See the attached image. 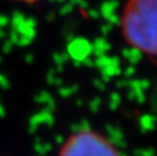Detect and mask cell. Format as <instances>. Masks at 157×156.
I'll use <instances>...</instances> for the list:
<instances>
[{
	"mask_svg": "<svg viewBox=\"0 0 157 156\" xmlns=\"http://www.w3.org/2000/svg\"><path fill=\"white\" fill-rule=\"evenodd\" d=\"M120 28L128 44L157 57V0H128L121 11Z\"/></svg>",
	"mask_w": 157,
	"mask_h": 156,
	"instance_id": "6da1fadb",
	"label": "cell"
},
{
	"mask_svg": "<svg viewBox=\"0 0 157 156\" xmlns=\"http://www.w3.org/2000/svg\"><path fill=\"white\" fill-rule=\"evenodd\" d=\"M59 156H119L115 146L97 131L83 129L70 135Z\"/></svg>",
	"mask_w": 157,
	"mask_h": 156,
	"instance_id": "7a4b0ae2",
	"label": "cell"
},
{
	"mask_svg": "<svg viewBox=\"0 0 157 156\" xmlns=\"http://www.w3.org/2000/svg\"><path fill=\"white\" fill-rule=\"evenodd\" d=\"M15 1H22V2H36L39 0H15Z\"/></svg>",
	"mask_w": 157,
	"mask_h": 156,
	"instance_id": "3957f363",
	"label": "cell"
}]
</instances>
